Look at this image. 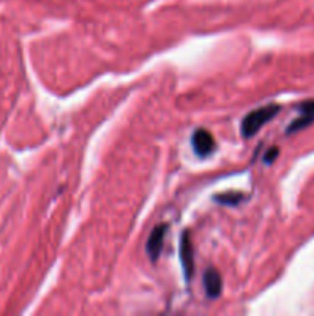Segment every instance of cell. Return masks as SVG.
Wrapping results in <instances>:
<instances>
[{"instance_id":"obj_1","label":"cell","mask_w":314,"mask_h":316,"mask_svg":"<svg viewBox=\"0 0 314 316\" xmlns=\"http://www.w3.org/2000/svg\"><path fill=\"white\" fill-rule=\"evenodd\" d=\"M281 111L279 105H265L262 108H257V110L251 111L249 114L245 116L244 122H242V134L245 138H251L262 128V126L270 122L273 117Z\"/></svg>"},{"instance_id":"obj_3","label":"cell","mask_w":314,"mask_h":316,"mask_svg":"<svg viewBox=\"0 0 314 316\" xmlns=\"http://www.w3.org/2000/svg\"><path fill=\"white\" fill-rule=\"evenodd\" d=\"M166 228L168 225L166 224H160L157 227L151 231L148 242H147V253L151 261H157L160 253H162L164 248V241L166 236Z\"/></svg>"},{"instance_id":"obj_4","label":"cell","mask_w":314,"mask_h":316,"mask_svg":"<svg viewBox=\"0 0 314 316\" xmlns=\"http://www.w3.org/2000/svg\"><path fill=\"white\" fill-rule=\"evenodd\" d=\"M181 261H182L186 281H190L194 272V251L190 241V233L188 231L182 234V239H181Z\"/></svg>"},{"instance_id":"obj_5","label":"cell","mask_w":314,"mask_h":316,"mask_svg":"<svg viewBox=\"0 0 314 316\" xmlns=\"http://www.w3.org/2000/svg\"><path fill=\"white\" fill-rule=\"evenodd\" d=\"M313 122H314V102L310 101V102H305L300 105V116L288 126V128H286V134L299 131Z\"/></svg>"},{"instance_id":"obj_2","label":"cell","mask_w":314,"mask_h":316,"mask_svg":"<svg viewBox=\"0 0 314 316\" xmlns=\"http://www.w3.org/2000/svg\"><path fill=\"white\" fill-rule=\"evenodd\" d=\"M191 142H193V148L196 151L197 156L200 158H205V156H210L211 153L216 148V142H214V138L210 131H206L203 128L197 130L193 138H191Z\"/></svg>"},{"instance_id":"obj_7","label":"cell","mask_w":314,"mask_h":316,"mask_svg":"<svg viewBox=\"0 0 314 316\" xmlns=\"http://www.w3.org/2000/svg\"><path fill=\"white\" fill-rule=\"evenodd\" d=\"M245 199V196L242 194V193H236V192H232V193H223L220 196H216L214 197V201L222 204V205H237L240 204L242 201Z\"/></svg>"},{"instance_id":"obj_6","label":"cell","mask_w":314,"mask_h":316,"mask_svg":"<svg viewBox=\"0 0 314 316\" xmlns=\"http://www.w3.org/2000/svg\"><path fill=\"white\" fill-rule=\"evenodd\" d=\"M203 285H205V292L211 299H216L222 293V278L219 275L217 270L210 268L206 270L203 275Z\"/></svg>"},{"instance_id":"obj_8","label":"cell","mask_w":314,"mask_h":316,"mask_svg":"<svg viewBox=\"0 0 314 316\" xmlns=\"http://www.w3.org/2000/svg\"><path fill=\"white\" fill-rule=\"evenodd\" d=\"M277 153H279V150H277V148H271V150L265 155V162H268V164H271V162L276 159Z\"/></svg>"}]
</instances>
